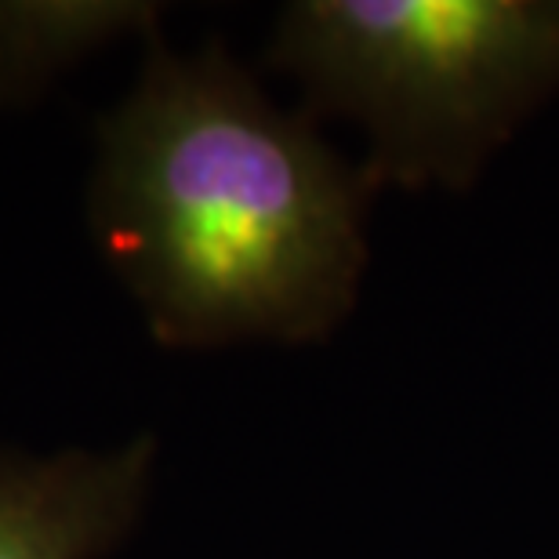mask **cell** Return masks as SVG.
<instances>
[{"label":"cell","mask_w":559,"mask_h":559,"mask_svg":"<svg viewBox=\"0 0 559 559\" xmlns=\"http://www.w3.org/2000/svg\"><path fill=\"white\" fill-rule=\"evenodd\" d=\"M367 186L222 51L153 44L98 128L87 226L160 342H309L356 301Z\"/></svg>","instance_id":"cell-1"},{"label":"cell","mask_w":559,"mask_h":559,"mask_svg":"<svg viewBox=\"0 0 559 559\" xmlns=\"http://www.w3.org/2000/svg\"><path fill=\"white\" fill-rule=\"evenodd\" d=\"M273 62L367 128L371 182L462 186L559 92V0H301Z\"/></svg>","instance_id":"cell-2"},{"label":"cell","mask_w":559,"mask_h":559,"mask_svg":"<svg viewBox=\"0 0 559 559\" xmlns=\"http://www.w3.org/2000/svg\"><path fill=\"white\" fill-rule=\"evenodd\" d=\"M153 479V443L26 454L0 447V559H106L128 542Z\"/></svg>","instance_id":"cell-3"},{"label":"cell","mask_w":559,"mask_h":559,"mask_svg":"<svg viewBox=\"0 0 559 559\" xmlns=\"http://www.w3.org/2000/svg\"><path fill=\"white\" fill-rule=\"evenodd\" d=\"M153 4H0V109L33 103L55 76L124 33L153 26Z\"/></svg>","instance_id":"cell-4"}]
</instances>
